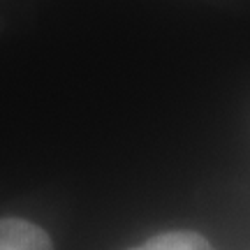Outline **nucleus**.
Returning <instances> with one entry per match:
<instances>
[{
    "mask_svg": "<svg viewBox=\"0 0 250 250\" xmlns=\"http://www.w3.org/2000/svg\"><path fill=\"white\" fill-rule=\"evenodd\" d=\"M0 250H54L49 234L30 220L2 218L0 220Z\"/></svg>",
    "mask_w": 250,
    "mask_h": 250,
    "instance_id": "f257e3e1",
    "label": "nucleus"
},
{
    "mask_svg": "<svg viewBox=\"0 0 250 250\" xmlns=\"http://www.w3.org/2000/svg\"><path fill=\"white\" fill-rule=\"evenodd\" d=\"M132 250H213V246L206 241L202 234L195 232H169L155 236L151 241L142 243Z\"/></svg>",
    "mask_w": 250,
    "mask_h": 250,
    "instance_id": "f03ea898",
    "label": "nucleus"
}]
</instances>
